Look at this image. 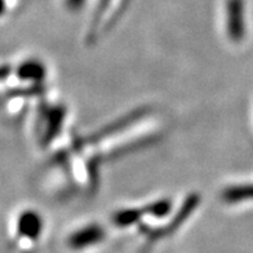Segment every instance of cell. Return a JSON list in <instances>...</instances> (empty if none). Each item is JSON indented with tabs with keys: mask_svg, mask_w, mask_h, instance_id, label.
I'll use <instances>...</instances> for the list:
<instances>
[{
	"mask_svg": "<svg viewBox=\"0 0 253 253\" xmlns=\"http://www.w3.org/2000/svg\"><path fill=\"white\" fill-rule=\"evenodd\" d=\"M227 34L234 42H240L246 34L243 0L227 1Z\"/></svg>",
	"mask_w": 253,
	"mask_h": 253,
	"instance_id": "cell-1",
	"label": "cell"
},
{
	"mask_svg": "<svg viewBox=\"0 0 253 253\" xmlns=\"http://www.w3.org/2000/svg\"><path fill=\"white\" fill-rule=\"evenodd\" d=\"M101 237H102V233L100 227H88L87 230H82L79 233L74 234V237L71 238V244L75 248L89 246L92 243H96L97 240L101 239Z\"/></svg>",
	"mask_w": 253,
	"mask_h": 253,
	"instance_id": "cell-2",
	"label": "cell"
},
{
	"mask_svg": "<svg viewBox=\"0 0 253 253\" xmlns=\"http://www.w3.org/2000/svg\"><path fill=\"white\" fill-rule=\"evenodd\" d=\"M225 198L229 202H242V200L253 199V185L229 189L225 194Z\"/></svg>",
	"mask_w": 253,
	"mask_h": 253,
	"instance_id": "cell-3",
	"label": "cell"
},
{
	"mask_svg": "<svg viewBox=\"0 0 253 253\" xmlns=\"http://www.w3.org/2000/svg\"><path fill=\"white\" fill-rule=\"evenodd\" d=\"M18 75L24 80H38L43 77V66L37 62H26L20 67Z\"/></svg>",
	"mask_w": 253,
	"mask_h": 253,
	"instance_id": "cell-4",
	"label": "cell"
},
{
	"mask_svg": "<svg viewBox=\"0 0 253 253\" xmlns=\"http://www.w3.org/2000/svg\"><path fill=\"white\" fill-rule=\"evenodd\" d=\"M82 3H83V0H67V4H69L71 8H78Z\"/></svg>",
	"mask_w": 253,
	"mask_h": 253,
	"instance_id": "cell-5",
	"label": "cell"
},
{
	"mask_svg": "<svg viewBox=\"0 0 253 253\" xmlns=\"http://www.w3.org/2000/svg\"><path fill=\"white\" fill-rule=\"evenodd\" d=\"M4 9H5V3L4 0H0V14L4 13Z\"/></svg>",
	"mask_w": 253,
	"mask_h": 253,
	"instance_id": "cell-6",
	"label": "cell"
}]
</instances>
